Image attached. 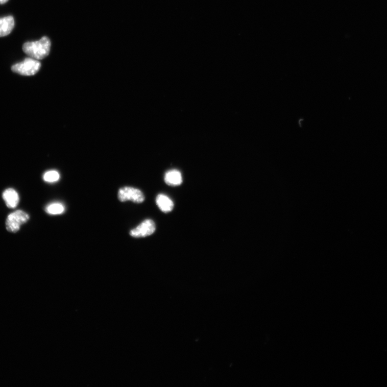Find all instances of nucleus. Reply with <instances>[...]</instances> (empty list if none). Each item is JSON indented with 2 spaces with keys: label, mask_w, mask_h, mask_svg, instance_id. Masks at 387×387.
Here are the masks:
<instances>
[{
  "label": "nucleus",
  "mask_w": 387,
  "mask_h": 387,
  "mask_svg": "<svg viewBox=\"0 0 387 387\" xmlns=\"http://www.w3.org/2000/svg\"><path fill=\"white\" fill-rule=\"evenodd\" d=\"M52 42L46 36H44L37 41L29 42L23 45L24 53L29 56L37 60H42L47 57L51 50Z\"/></svg>",
  "instance_id": "obj_1"
},
{
  "label": "nucleus",
  "mask_w": 387,
  "mask_h": 387,
  "mask_svg": "<svg viewBox=\"0 0 387 387\" xmlns=\"http://www.w3.org/2000/svg\"><path fill=\"white\" fill-rule=\"evenodd\" d=\"M41 67V64L38 60L28 58L23 62L14 65L12 67L13 72L25 76L36 75Z\"/></svg>",
  "instance_id": "obj_2"
},
{
  "label": "nucleus",
  "mask_w": 387,
  "mask_h": 387,
  "mask_svg": "<svg viewBox=\"0 0 387 387\" xmlns=\"http://www.w3.org/2000/svg\"><path fill=\"white\" fill-rule=\"evenodd\" d=\"M29 219V215L26 212L16 211L8 215L6 222V229L9 232H17Z\"/></svg>",
  "instance_id": "obj_3"
},
{
  "label": "nucleus",
  "mask_w": 387,
  "mask_h": 387,
  "mask_svg": "<svg viewBox=\"0 0 387 387\" xmlns=\"http://www.w3.org/2000/svg\"><path fill=\"white\" fill-rule=\"evenodd\" d=\"M118 198L121 202L130 201L137 203L143 202L145 200L143 193L140 190L131 187H125L119 189Z\"/></svg>",
  "instance_id": "obj_4"
},
{
  "label": "nucleus",
  "mask_w": 387,
  "mask_h": 387,
  "mask_svg": "<svg viewBox=\"0 0 387 387\" xmlns=\"http://www.w3.org/2000/svg\"><path fill=\"white\" fill-rule=\"evenodd\" d=\"M156 231V225L152 220H146L135 229L131 230L130 235L135 238H142L152 235Z\"/></svg>",
  "instance_id": "obj_5"
},
{
  "label": "nucleus",
  "mask_w": 387,
  "mask_h": 387,
  "mask_svg": "<svg viewBox=\"0 0 387 387\" xmlns=\"http://www.w3.org/2000/svg\"><path fill=\"white\" fill-rule=\"evenodd\" d=\"M14 26L15 21L12 16L0 18V37H5L11 34Z\"/></svg>",
  "instance_id": "obj_6"
},
{
  "label": "nucleus",
  "mask_w": 387,
  "mask_h": 387,
  "mask_svg": "<svg viewBox=\"0 0 387 387\" xmlns=\"http://www.w3.org/2000/svg\"><path fill=\"white\" fill-rule=\"evenodd\" d=\"M3 197L8 208H15L17 206L19 198L18 193L14 189H6L3 193Z\"/></svg>",
  "instance_id": "obj_7"
},
{
  "label": "nucleus",
  "mask_w": 387,
  "mask_h": 387,
  "mask_svg": "<svg viewBox=\"0 0 387 387\" xmlns=\"http://www.w3.org/2000/svg\"><path fill=\"white\" fill-rule=\"evenodd\" d=\"M165 181L171 186H177L181 184L182 177L181 173L176 170L168 171L165 176Z\"/></svg>",
  "instance_id": "obj_8"
},
{
  "label": "nucleus",
  "mask_w": 387,
  "mask_h": 387,
  "mask_svg": "<svg viewBox=\"0 0 387 387\" xmlns=\"http://www.w3.org/2000/svg\"><path fill=\"white\" fill-rule=\"evenodd\" d=\"M156 203L159 208L165 213L171 211L174 208V203L166 196L159 195L156 198Z\"/></svg>",
  "instance_id": "obj_9"
},
{
  "label": "nucleus",
  "mask_w": 387,
  "mask_h": 387,
  "mask_svg": "<svg viewBox=\"0 0 387 387\" xmlns=\"http://www.w3.org/2000/svg\"><path fill=\"white\" fill-rule=\"evenodd\" d=\"M65 207L63 203L54 202L50 203L45 208L46 212L49 215H58L63 214L65 212Z\"/></svg>",
  "instance_id": "obj_10"
},
{
  "label": "nucleus",
  "mask_w": 387,
  "mask_h": 387,
  "mask_svg": "<svg viewBox=\"0 0 387 387\" xmlns=\"http://www.w3.org/2000/svg\"><path fill=\"white\" fill-rule=\"evenodd\" d=\"M60 176L58 172L52 170L46 172L43 176L44 180L47 183H55L59 180Z\"/></svg>",
  "instance_id": "obj_11"
},
{
  "label": "nucleus",
  "mask_w": 387,
  "mask_h": 387,
  "mask_svg": "<svg viewBox=\"0 0 387 387\" xmlns=\"http://www.w3.org/2000/svg\"><path fill=\"white\" fill-rule=\"evenodd\" d=\"M8 0H0V4L3 5L7 3Z\"/></svg>",
  "instance_id": "obj_12"
}]
</instances>
